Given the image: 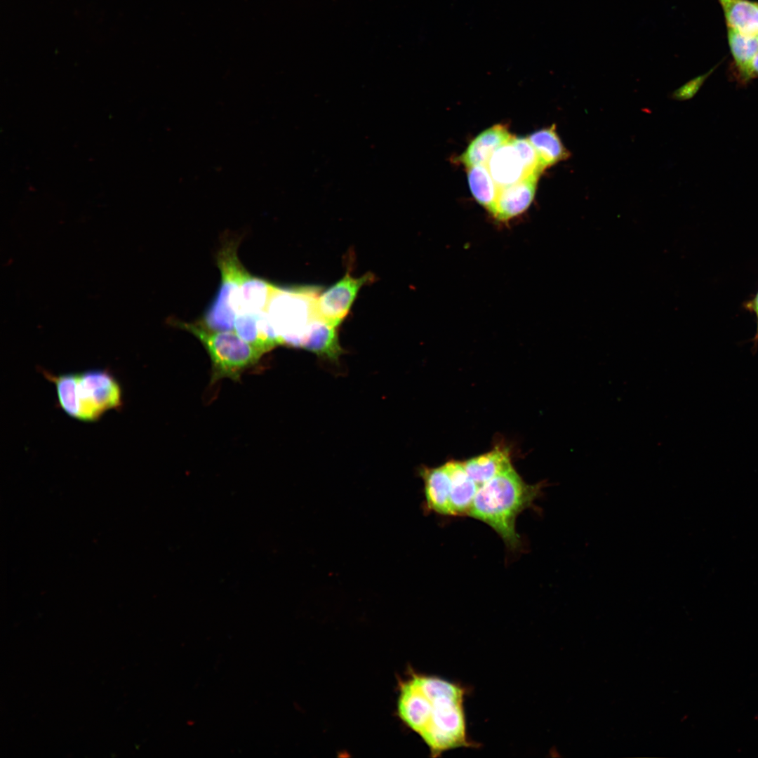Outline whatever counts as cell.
<instances>
[{
  "instance_id": "cell-17",
  "label": "cell",
  "mask_w": 758,
  "mask_h": 758,
  "mask_svg": "<svg viewBox=\"0 0 758 758\" xmlns=\"http://www.w3.org/2000/svg\"><path fill=\"white\" fill-rule=\"evenodd\" d=\"M727 27L747 35L758 34V5L750 0H718Z\"/></svg>"
},
{
  "instance_id": "cell-14",
  "label": "cell",
  "mask_w": 758,
  "mask_h": 758,
  "mask_svg": "<svg viewBox=\"0 0 758 758\" xmlns=\"http://www.w3.org/2000/svg\"><path fill=\"white\" fill-rule=\"evenodd\" d=\"M463 464L469 476L479 486L512 467L509 451L499 446Z\"/></svg>"
},
{
  "instance_id": "cell-8",
  "label": "cell",
  "mask_w": 758,
  "mask_h": 758,
  "mask_svg": "<svg viewBox=\"0 0 758 758\" xmlns=\"http://www.w3.org/2000/svg\"><path fill=\"white\" fill-rule=\"evenodd\" d=\"M538 178V175H530L517 182L498 188L490 213L499 221H507L523 213L534 199Z\"/></svg>"
},
{
  "instance_id": "cell-13",
  "label": "cell",
  "mask_w": 758,
  "mask_h": 758,
  "mask_svg": "<svg viewBox=\"0 0 758 758\" xmlns=\"http://www.w3.org/2000/svg\"><path fill=\"white\" fill-rule=\"evenodd\" d=\"M444 465L451 479L453 516L469 515L479 486L469 476L463 462L451 460Z\"/></svg>"
},
{
  "instance_id": "cell-3",
  "label": "cell",
  "mask_w": 758,
  "mask_h": 758,
  "mask_svg": "<svg viewBox=\"0 0 758 758\" xmlns=\"http://www.w3.org/2000/svg\"><path fill=\"white\" fill-rule=\"evenodd\" d=\"M42 373L55 385L62 409L75 419L96 421L107 411L117 410L123 404L121 386L109 371L62 375L43 371Z\"/></svg>"
},
{
  "instance_id": "cell-21",
  "label": "cell",
  "mask_w": 758,
  "mask_h": 758,
  "mask_svg": "<svg viewBox=\"0 0 758 758\" xmlns=\"http://www.w3.org/2000/svg\"><path fill=\"white\" fill-rule=\"evenodd\" d=\"M512 143L517 149L528 175H538L545 169L536 150L527 138L512 137Z\"/></svg>"
},
{
  "instance_id": "cell-10",
  "label": "cell",
  "mask_w": 758,
  "mask_h": 758,
  "mask_svg": "<svg viewBox=\"0 0 758 758\" xmlns=\"http://www.w3.org/2000/svg\"><path fill=\"white\" fill-rule=\"evenodd\" d=\"M420 476L424 483L425 509L442 515L453 516L451 501V479L444 465L422 467Z\"/></svg>"
},
{
  "instance_id": "cell-20",
  "label": "cell",
  "mask_w": 758,
  "mask_h": 758,
  "mask_svg": "<svg viewBox=\"0 0 758 758\" xmlns=\"http://www.w3.org/2000/svg\"><path fill=\"white\" fill-rule=\"evenodd\" d=\"M727 39L736 67L741 74L758 52V36L727 27Z\"/></svg>"
},
{
  "instance_id": "cell-7",
  "label": "cell",
  "mask_w": 758,
  "mask_h": 758,
  "mask_svg": "<svg viewBox=\"0 0 758 758\" xmlns=\"http://www.w3.org/2000/svg\"><path fill=\"white\" fill-rule=\"evenodd\" d=\"M373 279L374 276L371 273L356 278L347 272L338 282L319 295L316 302L318 317L338 326L347 315L359 289Z\"/></svg>"
},
{
  "instance_id": "cell-23",
  "label": "cell",
  "mask_w": 758,
  "mask_h": 758,
  "mask_svg": "<svg viewBox=\"0 0 758 758\" xmlns=\"http://www.w3.org/2000/svg\"><path fill=\"white\" fill-rule=\"evenodd\" d=\"M752 308L758 316V293L752 302Z\"/></svg>"
},
{
  "instance_id": "cell-11",
  "label": "cell",
  "mask_w": 758,
  "mask_h": 758,
  "mask_svg": "<svg viewBox=\"0 0 758 758\" xmlns=\"http://www.w3.org/2000/svg\"><path fill=\"white\" fill-rule=\"evenodd\" d=\"M512 139V138H511ZM511 139L498 147L490 157L486 166L498 188L530 176Z\"/></svg>"
},
{
  "instance_id": "cell-25",
  "label": "cell",
  "mask_w": 758,
  "mask_h": 758,
  "mask_svg": "<svg viewBox=\"0 0 758 758\" xmlns=\"http://www.w3.org/2000/svg\"><path fill=\"white\" fill-rule=\"evenodd\" d=\"M757 36H758V34H757Z\"/></svg>"
},
{
  "instance_id": "cell-12",
  "label": "cell",
  "mask_w": 758,
  "mask_h": 758,
  "mask_svg": "<svg viewBox=\"0 0 758 758\" xmlns=\"http://www.w3.org/2000/svg\"><path fill=\"white\" fill-rule=\"evenodd\" d=\"M512 137L505 126H493L480 133L471 141L465 152L458 157V161L466 168L475 165H486L493 152L510 141Z\"/></svg>"
},
{
  "instance_id": "cell-24",
  "label": "cell",
  "mask_w": 758,
  "mask_h": 758,
  "mask_svg": "<svg viewBox=\"0 0 758 758\" xmlns=\"http://www.w3.org/2000/svg\"><path fill=\"white\" fill-rule=\"evenodd\" d=\"M757 5H758V2H757Z\"/></svg>"
},
{
  "instance_id": "cell-22",
  "label": "cell",
  "mask_w": 758,
  "mask_h": 758,
  "mask_svg": "<svg viewBox=\"0 0 758 758\" xmlns=\"http://www.w3.org/2000/svg\"><path fill=\"white\" fill-rule=\"evenodd\" d=\"M740 76L745 79L758 77V52L753 57L748 66Z\"/></svg>"
},
{
  "instance_id": "cell-5",
  "label": "cell",
  "mask_w": 758,
  "mask_h": 758,
  "mask_svg": "<svg viewBox=\"0 0 758 758\" xmlns=\"http://www.w3.org/2000/svg\"><path fill=\"white\" fill-rule=\"evenodd\" d=\"M317 286L281 287L275 285L266 312L281 345L300 347L311 322L319 317Z\"/></svg>"
},
{
  "instance_id": "cell-1",
  "label": "cell",
  "mask_w": 758,
  "mask_h": 758,
  "mask_svg": "<svg viewBox=\"0 0 758 758\" xmlns=\"http://www.w3.org/2000/svg\"><path fill=\"white\" fill-rule=\"evenodd\" d=\"M469 689L460 682L413 672L400 686L398 713L437 757L457 748L477 747L467 732L465 700Z\"/></svg>"
},
{
  "instance_id": "cell-18",
  "label": "cell",
  "mask_w": 758,
  "mask_h": 758,
  "mask_svg": "<svg viewBox=\"0 0 758 758\" xmlns=\"http://www.w3.org/2000/svg\"><path fill=\"white\" fill-rule=\"evenodd\" d=\"M527 138L536 150L545 168L566 159L569 156L557 133L554 124L535 131Z\"/></svg>"
},
{
  "instance_id": "cell-16",
  "label": "cell",
  "mask_w": 758,
  "mask_h": 758,
  "mask_svg": "<svg viewBox=\"0 0 758 758\" xmlns=\"http://www.w3.org/2000/svg\"><path fill=\"white\" fill-rule=\"evenodd\" d=\"M336 328L319 317L315 318L304 335L300 347L336 359L342 352Z\"/></svg>"
},
{
  "instance_id": "cell-6",
  "label": "cell",
  "mask_w": 758,
  "mask_h": 758,
  "mask_svg": "<svg viewBox=\"0 0 758 758\" xmlns=\"http://www.w3.org/2000/svg\"><path fill=\"white\" fill-rule=\"evenodd\" d=\"M238 244L234 239L226 240L218 253L220 284L213 300L199 321L213 331H234L239 290L247 272L237 255Z\"/></svg>"
},
{
  "instance_id": "cell-15",
  "label": "cell",
  "mask_w": 758,
  "mask_h": 758,
  "mask_svg": "<svg viewBox=\"0 0 758 758\" xmlns=\"http://www.w3.org/2000/svg\"><path fill=\"white\" fill-rule=\"evenodd\" d=\"M275 285L246 273L240 284L237 298V314L265 311Z\"/></svg>"
},
{
  "instance_id": "cell-19",
  "label": "cell",
  "mask_w": 758,
  "mask_h": 758,
  "mask_svg": "<svg viewBox=\"0 0 758 758\" xmlns=\"http://www.w3.org/2000/svg\"><path fill=\"white\" fill-rule=\"evenodd\" d=\"M467 172L468 184L473 197L491 213L497 197L498 187L486 165L468 167Z\"/></svg>"
},
{
  "instance_id": "cell-9",
  "label": "cell",
  "mask_w": 758,
  "mask_h": 758,
  "mask_svg": "<svg viewBox=\"0 0 758 758\" xmlns=\"http://www.w3.org/2000/svg\"><path fill=\"white\" fill-rule=\"evenodd\" d=\"M234 331L244 340L265 354L281 345V340L265 311L237 315Z\"/></svg>"
},
{
  "instance_id": "cell-4",
  "label": "cell",
  "mask_w": 758,
  "mask_h": 758,
  "mask_svg": "<svg viewBox=\"0 0 758 758\" xmlns=\"http://www.w3.org/2000/svg\"><path fill=\"white\" fill-rule=\"evenodd\" d=\"M173 324L193 334L206 350L212 363L211 384L225 378L239 380L264 354L233 331H213L199 321L175 320Z\"/></svg>"
},
{
  "instance_id": "cell-2",
  "label": "cell",
  "mask_w": 758,
  "mask_h": 758,
  "mask_svg": "<svg viewBox=\"0 0 758 758\" xmlns=\"http://www.w3.org/2000/svg\"><path fill=\"white\" fill-rule=\"evenodd\" d=\"M542 488L541 483L526 484L512 467L479 486L469 516L487 524L508 548L516 550L521 546L517 517L533 505Z\"/></svg>"
}]
</instances>
